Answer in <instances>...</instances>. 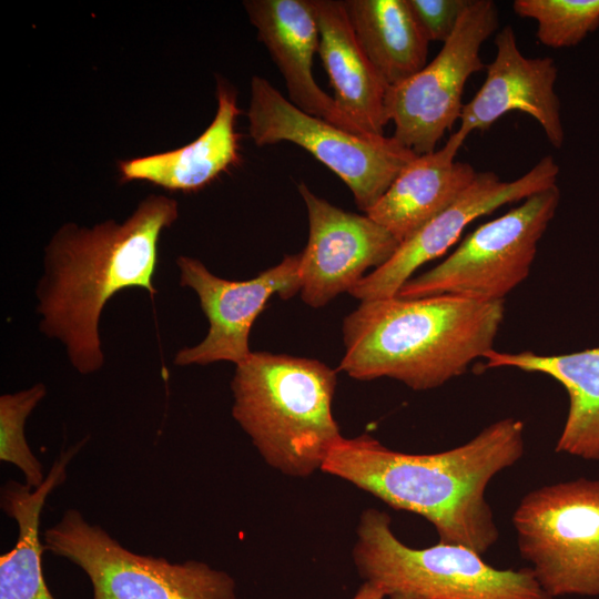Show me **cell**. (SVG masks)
<instances>
[{"label": "cell", "instance_id": "obj_8", "mask_svg": "<svg viewBox=\"0 0 599 599\" xmlns=\"http://www.w3.org/2000/svg\"><path fill=\"white\" fill-rule=\"evenodd\" d=\"M559 201L557 185L526 197L518 206L475 229L439 264L408 280L397 296L504 301L528 276Z\"/></svg>", "mask_w": 599, "mask_h": 599}, {"label": "cell", "instance_id": "obj_18", "mask_svg": "<svg viewBox=\"0 0 599 599\" xmlns=\"http://www.w3.org/2000/svg\"><path fill=\"white\" fill-rule=\"evenodd\" d=\"M217 109L205 131L179 149L120 162L122 182L146 181L172 192H195L238 163L240 113L234 89L222 79L216 85Z\"/></svg>", "mask_w": 599, "mask_h": 599}, {"label": "cell", "instance_id": "obj_21", "mask_svg": "<svg viewBox=\"0 0 599 599\" xmlns=\"http://www.w3.org/2000/svg\"><path fill=\"white\" fill-rule=\"evenodd\" d=\"M343 3L361 48L389 87L427 64L429 40L407 0Z\"/></svg>", "mask_w": 599, "mask_h": 599}, {"label": "cell", "instance_id": "obj_20", "mask_svg": "<svg viewBox=\"0 0 599 599\" xmlns=\"http://www.w3.org/2000/svg\"><path fill=\"white\" fill-rule=\"evenodd\" d=\"M87 439L60 453L38 488L9 480L1 488L0 505L18 526L16 545L0 556V599H54L45 583L40 520L45 501L67 479L68 466Z\"/></svg>", "mask_w": 599, "mask_h": 599}, {"label": "cell", "instance_id": "obj_24", "mask_svg": "<svg viewBox=\"0 0 599 599\" xmlns=\"http://www.w3.org/2000/svg\"><path fill=\"white\" fill-rule=\"evenodd\" d=\"M430 41L446 42L470 0H407Z\"/></svg>", "mask_w": 599, "mask_h": 599}, {"label": "cell", "instance_id": "obj_2", "mask_svg": "<svg viewBox=\"0 0 599 599\" xmlns=\"http://www.w3.org/2000/svg\"><path fill=\"white\" fill-rule=\"evenodd\" d=\"M177 216L175 200L150 195L122 223H69L50 240L35 288L39 327L63 344L80 374H93L104 365L99 325L106 302L129 287L155 295L160 235Z\"/></svg>", "mask_w": 599, "mask_h": 599}, {"label": "cell", "instance_id": "obj_19", "mask_svg": "<svg viewBox=\"0 0 599 599\" xmlns=\"http://www.w3.org/2000/svg\"><path fill=\"white\" fill-rule=\"evenodd\" d=\"M483 359L484 368H517L558 382L568 395L569 407L555 450L599 461V346L558 355L491 349Z\"/></svg>", "mask_w": 599, "mask_h": 599}, {"label": "cell", "instance_id": "obj_11", "mask_svg": "<svg viewBox=\"0 0 599 599\" xmlns=\"http://www.w3.org/2000/svg\"><path fill=\"white\" fill-rule=\"evenodd\" d=\"M301 253L285 255L273 267L246 281L219 277L194 257L179 256L180 284L197 295L209 321L202 342L180 349L173 363L179 366L209 365L215 362L245 361L252 353L248 345L251 328L273 295L283 300L301 292Z\"/></svg>", "mask_w": 599, "mask_h": 599}, {"label": "cell", "instance_id": "obj_10", "mask_svg": "<svg viewBox=\"0 0 599 599\" xmlns=\"http://www.w3.org/2000/svg\"><path fill=\"white\" fill-rule=\"evenodd\" d=\"M498 23L494 1L470 0L437 55L410 78L388 88L386 110L398 142L417 155L435 151L460 118L466 82L485 68L480 49Z\"/></svg>", "mask_w": 599, "mask_h": 599}, {"label": "cell", "instance_id": "obj_17", "mask_svg": "<svg viewBox=\"0 0 599 599\" xmlns=\"http://www.w3.org/2000/svg\"><path fill=\"white\" fill-rule=\"evenodd\" d=\"M460 148L449 138L441 149L417 155L366 215L399 243L410 237L453 204L476 179L478 172L469 163L455 161Z\"/></svg>", "mask_w": 599, "mask_h": 599}, {"label": "cell", "instance_id": "obj_13", "mask_svg": "<svg viewBox=\"0 0 599 599\" xmlns=\"http://www.w3.org/2000/svg\"><path fill=\"white\" fill-rule=\"evenodd\" d=\"M306 206L308 241L301 253V296L314 308L349 292L365 272L385 264L399 242L367 215L344 211L300 183Z\"/></svg>", "mask_w": 599, "mask_h": 599}, {"label": "cell", "instance_id": "obj_15", "mask_svg": "<svg viewBox=\"0 0 599 599\" xmlns=\"http://www.w3.org/2000/svg\"><path fill=\"white\" fill-rule=\"evenodd\" d=\"M244 7L284 78L288 100L308 114L369 135L341 113L333 97L314 79L313 59L319 45L315 0H250Z\"/></svg>", "mask_w": 599, "mask_h": 599}, {"label": "cell", "instance_id": "obj_5", "mask_svg": "<svg viewBox=\"0 0 599 599\" xmlns=\"http://www.w3.org/2000/svg\"><path fill=\"white\" fill-rule=\"evenodd\" d=\"M352 557L363 581L386 599H555L530 567L497 569L463 545H405L390 516L376 508L361 512Z\"/></svg>", "mask_w": 599, "mask_h": 599}, {"label": "cell", "instance_id": "obj_12", "mask_svg": "<svg viewBox=\"0 0 599 599\" xmlns=\"http://www.w3.org/2000/svg\"><path fill=\"white\" fill-rule=\"evenodd\" d=\"M559 165L550 155L512 181H502L490 171L478 172L453 204L402 242L385 264L366 274L348 293L361 302L397 295L422 265L444 255L457 243L473 221L557 185Z\"/></svg>", "mask_w": 599, "mask_h": 599}, {"label": "cell", "instance_id": "obj_3", "mask_svg": "<svg viewBox=\"0 0 599 599\" xmlns=\"http://www.w3.org/2000/svg\"><path fill=\"white\" fill-rule=\"evenodd\" d=\"M504 301L454 295L364 301L343 321L339 370L359 380L388 377L414 390L437 388L494 349Z\"/></svg>", "mask_w": 599, "mask_h": 599}, {"label": "cell", "instance_id": "obj_14", "mask_svg": "<svg viewBox=\"0 0 599 599\" xmlns=\"http://www.w3.org/2000/svg\"><path fill=\"white\" fill-rule=\"evenodd\" d=\"M495 47V58L485 67L486 78L474 98L464 104L459 129L450 138L463 146L473 131L488 130L502 115L518 111L534 118L549 143L560 149L565 131L555 91V61L549 57H525L510 26L498 31Z\"/></svg>", "mask_w": 599, "mask_h": 599}, {"label": "cell", "instance_id": "obj_9", "mask_svg": "<svg viewBox=\"0 0 599 599\" xmlns=\"http://www.w3.org/2000/svg\"><path fill=\"white\" fill-rule=\"evenodd\" d=\"M247 119L257 146L287 141L305 149L341 177L365 213L417 156L394 136L358 134L302 111L258 75L251 80Z\"/></svg>", "mask_w": 599, "mask_h": 599}, {"label": "cell", "instance_id": "obj_23", "mask_svg": "<svg viewBox=\"0 0 599 599\" xmlns=\"http://www.w3.org/2000/svg\"><path fill=\"white\" fill-rule=\"evenodd\" d=\"M47 395L37 383L26 389L0 396V460L14 465L31 488L45 479L43 465L32 453L24 435L26 420Z\"/></svg>", "mask_w": 599, "mask_h": 599}, {"label": "cell", "instance_id": "obj_25", "mask_svg": "<svg viewBox=\"0 0 599 599\" xmlns=\"http://www.w3.org/2000/svg\"><path fill=\"white\" fill-rule=\"evenodd\" d=\"M352 599H386V597L378 587L363 581Z\"/></svg>", "mask_w": 599, "mask_h": 599}, {"label": "cell", "instance_id": "obj_1", "mask_svg": "<svg viewBox=\"0 0 599 599\" xmlns=\"http://www.w3.org/2000/svg\"><path fill=\"white\" fill-rule=\"evenodd\" d=\"M525 454V424L494 422L455 448L433 454L390 449L369 435L342 437L322 471L348 481L389 507L433 525L438 541L483 555L499 538L486 499L490 480Z\"/></svg>", "mask_w": 599, "mask_h": 599}, {"label": "cell", "instance_id": "obj_16", "mask_svg": "<svg viewBox=\"0 0 599 599\" xmlns=\"http://www.w3.org/2000/svg\"><path fill=\"white\" fill-rule=\"evenodd\" d=\"M315 6L318 54L338 110L364 133L384 135L389 122L386 110L389 85L361 48L343 1L315 0Z\"/></svg>", "mask_w": 599, "mask_h": 599}, {"label": "cell", "instance_id": "obj_4", "mask_svg": "<svg viewBox=\"0 0 599 599\" xmlns=\"http://www.w3.org/2000/svg\"><path fill=\"white\" fill-rule=\"evenodd\" d=\"M336 370L311 358L252 352L235 365L232 416L263 460L306 478L343 437L332 405Z\"/></svg>", "mask_w": 599, "mask_h": 599}, {"label": "cell", "instance_id": "obj_7", "mask_svg": "<svg viewBox=\"0 0 599 599\" xmlns=\"http://www.w3.org/2000/svg\"><path fill=\"white\" fill-rule=\"evenodd\" d=\"M521 558L552 598L599 596V479L527 493L512 514Z\"/></svg>", "mask_w": 599, "mask_h": 599}, {"label": "cell", "instance_id": "obj_22", "mask_svg": "<svg viewBox=\"0 0 599 599\" xmlns=\"http://www.w3.org/2000/svg\"><path fill=\"white\" fill-rule=\"evenodd\" d=\"M515 13L537 23L538 41L570 48L599 28V0H515Z\"/></svg>", "mask_w": 599, "mask_h": 599}, {"label": "cell", "instance_id": "obj_6", "mask_svg": "<svg viewBox=\"0 0 599 599\" xmlns=\"http://www.w3.org/2000/svg\"><path fill=\"white\" fill-rule=\"evenodd\" d=\"M47 551L78 566L89 578L92 599H236V582L199 560L171 562L136 554L103 527L68 509L45 529Z\"/></svg>", "mask_w": 599, "mask_h": 599}]
</instances>
